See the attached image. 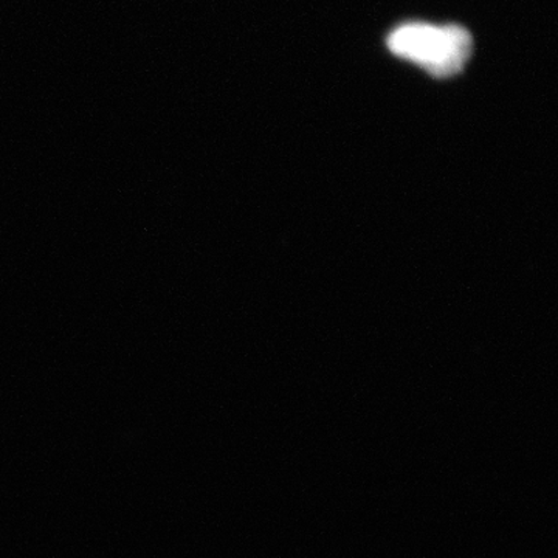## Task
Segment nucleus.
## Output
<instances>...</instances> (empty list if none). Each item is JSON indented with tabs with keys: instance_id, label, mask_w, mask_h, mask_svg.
I'll return each instance as SVG.
<instances>
[{
	"instance_id": "f257e3e1",
	"label": "nucleus",
	"mask_w": 558,
	"mask_h": 558,
	"mask_svg": "<svg viewBox=\"0 0 558 558\" xmlns=\"http://www.w3.org/2000/svg\"><path fill=\"white\" fill-rule=\"evenodd\" d=\"M388 49L427 70L436 78H449L464 68L472 54V36L459 25L403 24L389 33Z\"/></svg>"
}]
</instances>
